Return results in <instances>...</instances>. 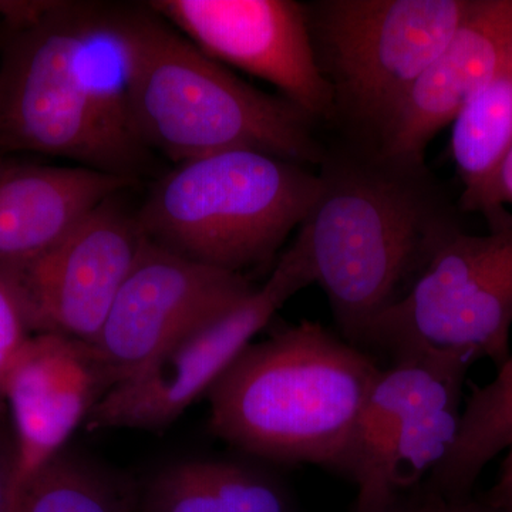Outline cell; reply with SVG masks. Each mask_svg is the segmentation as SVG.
<instances>
[{"label": "cell", "mask_w": 512, "mask_h": 512, "mask_svg": "<svg viewBox=\"0 0 512 512\" xmlns=\"http://www.w3.org/2000/svg\"><path fill=\"white\" fill-rule=\"evenodd\" d=\"M318 177V197L299 228L342 338L359 348L369 326L464 231L461 210L426 161L373 144L343 138L326 146Z\"/></svg>", "instance_id": "obj_1"}, {"label": "cell", "mask_w": 512, "mask_h": 512, "mask_svg": "<svg viewBox=\"0 0 512 512\" xmlns=\"http://www.w3.org/2000/svg\"><path fill=\"white\" fill-rule=\"evenodd\" d=\"M5 23L0 150L134 177L144 146L131 121L126 60L109 15L80 3L26 2Z\"/></svg>", "instance_id": "obj_2"}, {"label": "cell", "mask_w": 512, "mask_h": 512, "mask_svg": "<svg viewBox=\"0 0 512 512\" xmlns=\"http://www.w3.org/2000/svg\"><path fill=\"white\" fill-rule=\"evenodd\" d=\"M383 366L312 320L249 343L207 393L208 429L249 456L340 474Z\"/></svg>", "instance_id": "obj_3"}, {"label": "cell", "mask_w": 512, "mask_h": 512, "mask_svg": "<svg viewBox=\"0 0 512 512\" xmlns=\"http://www.w3.org/2000/svg\"><path fill=\"white\" fill-rule=\"evenodd\" d=\"M127 69L128 106L144 147L175 163L251 150L318 165L326 146L316 121L249 86L156 13H109Z\"/></svg>", "instance_id": "obj_4"}, {"label": "cell", "mask_w": 512, "mask_h": 512, "mask_svg": "<svg viewBox=\"0 0 512 512\" xmlns=\"http://www.w3.org/2000/svg\"><path fill=\"white\" fill-rule=\"evenodd\" d=\"M318 192V173L306 165L259 151H224L178 164L137 217L154 244L242 274L275 256Z\"/></svg>", "instance_id": "obj_5"}, {"label": "cell", "mask_w": 512, "mask_h": 512, "mask_svg": "<svg viewBox=\"0 0 512 512\" xmlns=\"http://www.w3.org/2000/svg\"><path fill=\"white\" fill-rule=\"evenodd\" d=\"M305 5L316 64L343 138L379 146L420 74L474 0H315Z\"/></svg>", "instance_id": "obj_6"}, {"label": "cell", "mask_w": 512, "mask_h": 512, "mask_svg": "<svg viewBox=\"0 0 512 512\" xmlns=\"http://www.w3.org/2000/svg\"><path fill=\"white\" fill-rule=\"evenodd\" d=\"M512 222L448 239L406 296L369 326L359 349L387 362L417 352L510 357Z\"/></svg>", "instance_id": "obj_7"}, {"label": "cell", "mask_w": 512, "mask_h": 512, "mask_svg": "<svg viewBox=\"0 0 512 512\" xmlns=\"http://www.w3.org/2000/svg\"><path fill=\"white\" fill-rule=\"evenodd\" d=\"M478 360L471 352H417L382 367L340 471L357 488L353 512L423 483L447 457Z\"/></svg>", "instance_id": "obj_8"}, {"label": "cell", "mask_w": 512, "mask_h": 512, "mask_svg": "<svg viewBox=\"0 0 512 512\" xmlns=\"http://www.w3.org/2000/svg\"><path fill=\"white\" fill-rule=\"evenodd\" d=\"M313 284L316 274L311 248L305 232L299 229L298 237L261 288L104 394L87 416V429L158 431L170 426L188 407L207 396L222 373L292 296Z\"/></svg>", "instance_id": "obj_9"}, {"label": "cell", "mask_w": 512, "mask_h": 512, "mask_svg": "<svg viewBox=\"0 0 512 512\" xmlns=\"http://www.w3.org/2000/svg\"><path fill=\"white\" fill-rule=\"evenodd\" d=\"M113 198L42 255L0 266L32 335L50 333L87 345L99 338L148 239L137 215L124 211Z\"/></svg>", "instance_id": "obj_10"}, {"label": "cell", "mask_w": 512, "mask_h": 512, "mask_svg": "<svg viewBox=\"0 0 512 512\" xmlns=\"http://www.w3.org/2000/svg\"><path fill=\"white\" fill-rule=\"evenodd\" d=\"M255 289L244 274L192 261L147 239L92 345L110 390Z\"/></svg>", "instance_id": "obj_11"}, {"label": "cell", "mask_w": 512, "mask_h": 512, "mask_svg": "<svg viewBox=\"0 0 512 512\" xmlns=\"http://www.w3.org/2000/svg\"><path fill=\"white\" fill-rule=\"evenodd\" d=\"M148 9L205 55L271 83L316 123H332V93L313 55L303 3L154 0Z\"/></svg>", "instance_id": "obj_12"}, {"label": "cell", "mask_w": 512, "mask_h": 512, "mask_svg": "<svg viewBox=\"0 0 512 512\" xmlns=\"http://www.w3.org/2000/svg\"><path fill=\"white\" fill-rule=\"evenodd\" d=\"M110 384L92 345L64 336H30L3 383L16 434L5 476L6 508L20 488L64 450V444Z\"/></svg>", "instance_id": "obj_13"}, {"label": "cell", "mask_w": 512, "mask_h": 512, "mask_svg": "<svg viewBox=\"0 0 512 512\" xmlns=\"http://www.w3.org/2000/svg\"><path fill=\"white\" fill-rule=\"evenodd\" d=\"M512 47V0H474L456 33L407 92L380 138L389 156L421 163Z\"/></svg>", "instance_id": "obj_14"}, {"label": "cell", "mask_w": 512, "mask_h": 512, "mask_svg": "<svg viewBox=\"0 0 512 512\" xmlns=\"http://www.w3.org/2000/svg\"><path fill=\"white\" fill-rule=\"evenodd\" d=\"M134 177L90 167H0V266L42 255Z\"/></svg>", "instance_id": "obj_15"}, {"label": "cell", "mask_w": 512, "mask_h": 512, "mask_svg": "<svg viewBox=\"0 0 512 512\" xmlns=\"http://www.w3.org/2000/svg\"><path fill=\"white\" fill-rule=\"evenodd\" d=\"M140 512H292L285 488L258 468L191 460L161 470L138 498Z\"/></svg>", "instance_id": "obj_16"}, {"label": "cell", "mask_w": 512, "mask_h": 512, "mask_svg": "<svg viewBox=\"0 0 512 512\" xmlns=\"http://www.w3.org/2000/svg\"><path fill=\"white\" fill-rule=\"evenodd\" d=\"M512 143V47L451 124L450 157L463 184L458 207L477 212Z\"/></svg>", "instance_id": "obj_17"}, {"label": "cell", "mask_w": 512, "mask_h": 512, "mask_svg": "<svg viewBox=\"0 0 512 512\" xmlns=\"http://www.w3.org/2000/svg\"><path fill=\"white\" fill-rule=\"evenodd\" d=\"M512 443V350L497 375L471 390L457 439L427 481L441 490L471 494L484 468Z\"/></svg>", "instance_id": "obj_18"}, {"label": "cell", "mask_w": 512, "mask_h": 512, "mask_svg": "<svg viewBox=\"0 0 512 512\" xmlns=\"http://www.w3.org/2000/svg\"><path fill=\"white\" fill-rule=\"evenodd\" d=\"M136 487L123 476L63 450L8 501V512H131Z\"/></svg>", "instance_id": "obj_19"}, {"label": "cell", "mask_w": 512, "mask_h": 512, "mask_svg": "<svg viewBox=\"0 0 512 512\" xmlns=\"http://www.w3.org/2000/svg\"><path fill=\"white\" fill-rule=\"evenodd\" d=\"M360 512H501L484 497L441 490L430 481L386 498L375 507Z\"/></svg>", "instance_id": "obj_20"}, {"label": "cell", "mask_w": 512, "mask_h": 512, "mask_svg": "<svg viewBox=\"0 0 512 512\" xmlns=\"http://www.w3.org/2000/svg\"><path fill=\"white\" fill-rule=\"evenodd\" d=\"M30 332L22 306L8 282L0 275V404L3 383L10 366L15 362L20 350L28 342Z\"/></svg>", "instance_id": "obj_21"}, {"label": "cell", "mask_w": 512, "mask_h": 512, "mask_svg": "<svg viewBox=\"0 0 512 512\" xmlns=\"http://www.w3.org/2000/svg\"><path fill=\"white\" fill-rule=\"evenodd\" d=\"M507 207H512V143L485 188L478 214L487 220L488 228H503L512 222Z\"/></svg>", "instance_id": "obj_22"}, {"label": "cell", "mask_w": 512, "mask_h": 512, "mask_svg": "<svg viewBox=\"0 0 512 512\" xmlns=\"http://www.w3.org/2000/svg\"><path fill=\"white\" fill-rule=\"evenodd\" d=\"M504 453L497 480L484 498L498 511L512 512V443Z\"/></svg>", "instance_id": "obj_23"}, {"label": "cell", "mask_w": 512, "mask_h": 512, "mask_svg": "<svg viewBox=\"0 0 512 512\" xmlns=\"http://www.w3.org/2000/svg\"><path fill=\"white\" fill-rule=\"evenodd\" d=\"M16 2H10V0H0V18H6L15 9Z\"/></svg>", "instance_id": "obj_24"}, {"label": "cell", "mask_w": 512, "mask_h": 512, "mask_svg": "<svg viewBox=\"0 0 512 512\" xmlns=\"http://www.w3.org/2000/svg\"><path fill=\"white\" fill-rule=\"evenodd\" d=\"M0 512H8L6 508L5 478L0 476Z\"/></svg>", "instance_id": "obj_25"}]
</instances>
